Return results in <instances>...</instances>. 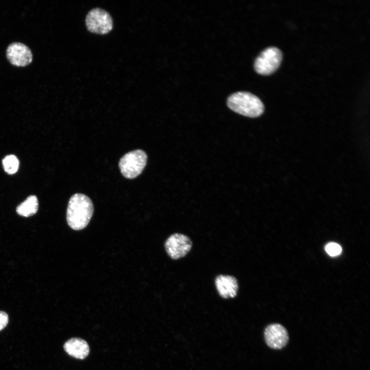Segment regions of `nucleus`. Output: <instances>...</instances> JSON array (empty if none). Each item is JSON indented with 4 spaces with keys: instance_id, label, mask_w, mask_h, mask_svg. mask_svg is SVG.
Segmentation results:
<instances>
[{
    "instance_id": "nucleus-12",
    "label": "nucleus",
    "mask_w": 370,
    "mask_h": 370,
    "mask_svg": "<svg viewBox=\"0 0 370 370\" xmlns=\"http://www.w3.org/2000/svg\"><path fill=\"white\" fill-rule=\"evenodd\" d=\"M2 164L5 171L8 174L15 173L19 167V160L14 155L5 156L2 160Z\"/></svg>"
},
{
    "instance_id": "nucleus-10",
    "label": "nucleus",
    "mask_w": 370,
    "mask_h": 370,
    "mask_svg": "<svg viewBox=\"0 0 370 370\" xmlns=\"http://www.w3.org/2000/svg\"><path fill=\"white\" fill-rule=\"evenodd\" d=\"M64 350L70 356L79 359H84L88 355L89 347L84 340L79 338H72L63 346Z\"/></svg>"
},
{
    "instance_id": "nucleus-13",
    "label": "nucleus",
    "mask_w": 370,
    "mask_h": 370,
    "mask_svg": "<svg viewBox=\"0 0 370 370\" xmlns=\"http://www.w3.org/2000/svg\"><path fill=\"white\" fill-rule=\"evenodd\" d=\"M325 251L330 256H335L339 255L342 252L341 247L335 243H330L325 246Z\"/></svg>"
},
{
    "instance_id": "nucleus-2",
    "label": "nucleus",
    "mask_w": 370,
    "mask_h": 370,
    "mask_svg": "<svg viewBox=\"0 0 370 370\" xmlns=\"http://www.w3.org/2000/svg\"><path fill=\"white\" fill-rule=\"evenodd\" d=\"M227 105L234 112L251 118L260 116L264 109L263 102L257 97L245 91L237 92L230 96Z\"/></svg>"
},
{
    "instance_id": "nucleus-1",
    "label": "nucleus",
    "mask_w": 370,
    "mask_h": 370,
    "mask_svg": "<svg viewBox=\"0 0 370 370\" xmlns=\"http://www.w3.org/2000/svg\"><path fill=\"white\" fill-rule=\"evenodd\" d=\"M94 212L91 199L86 195L76 193L70 198L66 213L69 226L75 230L85 228L89 223Z\"/></svg>"
},
{
    "instance_id": "nucleus-11",
    "label": "nucleus",
    "mask_w": 370,
    "mask_h": 370,
    "mask_svg": "<svg viewBox=\"0 0 370 370\" xmlns=\"http://www.w3.org/2000/svg\"><path fill=\"white\" fill-rule=\"evenodd\" d=\"M38 200L35 195H30L16 208L17 213L24 217H29L35 214L38 209Z\"/></svg>"
},
{
    "instance_id": "nucleus-4",
    "label": "nucleus",
    "mask_w": 370,
    "mask_h": 370,
    "mask_svg": "<svg viewBox=\"0 0 370 370\" xmlns=\"http://www.w3.org/2000/svg\"><path fill=\"white\" fill-rule=\"evenodd\" d=\"M282 60V53L279 48L275 47H268L256 58L254 64V69L260 75H270L279 68Z\"/></svg>"
},
{
    "instance_id": "nucleus-14",
    "label": "nucleus",
    "mask_w": 370,
    "mask_h": 370,
    "mask_svg": "<svg viewBox=\"0 0 370 370\" xmlns=\"http://www.w3.org/2000/svg\"><path fill=\"white\" fill-rule=\"evenodd\" d=\"M8 322L9 317L7 313L4 311H0V331L7 326Z\"/></svg>"
},
{
    "instance_id": "nucleus-7",
    "label": "nucleus",
    "mask_w": 370,
    "mask_h": 370,
    "mask_svg": "<svg viewBox=\"0 0 370 370\" xmlns=\"http://www.w3.org/2000/svg\"><path fill=\"white\" fill-rule=\"evenodd\" d=\"M6 57L12 65L25 66L32 62L33 55L27 45L20 42H13L7 48Z\"/></svg>"
},
{
    "instance_id": "nucleus-9",
    "label": "nucleus",
    "mask_w": 370,
    "mask_h": 370,
    "mask_svg": "<svg viewBox=\"0 0 370 370\" xmlns=\"http://www.w3.org/2000/svg\"><path fill=\"white\" fill-rule=\"evenodd\" d=\"M215 285L218 294L223 298H233L237 294L238 284L233 276L219 275L215 278Z\"/></svg>"
},
{
    "instance_id": "nucleus-8",
    "label": "nucleus",
    "mask_w": 370,
    "mask_h": 370,
    "mask_svg": "<svg viewBox=\"0 0 370 370\" xmlns=\"http://www.w3.org/2000/svg\"><path fill=\"white\" fill-rule=\"evenodd\" d=\"M264 337L267 345L273 349L283 348L288 341L287 330L278 323L269 325L265 330Z\"/></svg>"
},
{
    "instance_id": "nucleus-5",
    "label": "nucleus",
    "mask_w": 370,
    "mask_h": 370,
    "mask_svg": "<svg viewBox=\"0 0 370 370\" xmlns=\"http://www.w3.org/2000/svg\"><path fill=\"white\" fill-rule=\"evenodd\" d=\"M85 22L90 31L99 34L108 32L113 26V21L110 14L100 8H95L90 10L86 15Z\"/></svg>"
},
{
    "instance_id": "nucleus-6",
    "label": "nucleus",
    "mask_w": 370,
    "mask_h": 370,
    "mask_svg": "<svg viewBox=\"0 0 370 370\" xmlns=\"http://www.w3.org/2000/svg\"><path fill=\"white\" fill-rule=\"evenodd\" d=\"M192 243L187 235L181 233H174L166 240L165 249L169 256L172 259L177 260L184 257L191 250Z\"/></svg>"
},
{
    "instance_id": "nucleus-3",
    "label": "nucleus",
    "mask_w": 370,
    "mask_h": 370,
    "mask_svg": "<svg viewBox=\"0 0 370 370\" xmlns=\"http://www.w3.org/2000/svg\"><path fill=\"white\" fill-rule=\"evenodd\" d=\"M147 159L146 154L142 150H136L126 153L119 162L122 175L127 179L137 177L144 170Z\"/></svg>"
}]
</instances>
